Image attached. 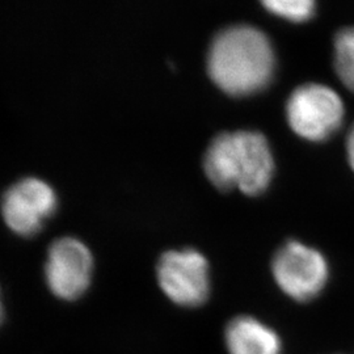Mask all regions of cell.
Returning <instances> with one entry per match:
<instances>
[{"label":"cell","mask_w":354,"mask_h":354,"mask_svg":"<svg viewBox=\"0 0 354 354\" xmlns=\"http://www.w3.org/2000/svg\"><path fill=\"white\" fill-rule=\"evenodd\" d=\"M276 70V55L266 33L248 24L227 26L207 53V73L230 96H250L266 88Z\"/></svg>","instance_id":"cell-1"},{"label":"cell","mask_w":354,"mask_h":354,"mask_svg":"<svg viewBox=\"0 0 354 354\" xmlns=\"http://www.w3.org/2000/svg\"><path fill=\"white\" fill-rule=\"evenodd\" d=\"M205 174L218 189L257 196L269 187L274 160L266 136L253 130L221 133L203 159Z\"/></svg>","instance_id":"cell-2"},{"label":"cell","mask_w":354,"mask_h":354,"mask_svg":"<svg viewBox=\"0 0 354 354\" xmlns=\"http://www.w3.org/2000/svg\"><path fill=\"white\" fill-rule=\"evenodd\" d=\"M344 102L336 91L319 83H306L291 92L286 117L291 129L304 140H328L342 125Z\"/></svg>","instance_id":"cell-3"},{"label":"cell","mask_w":354,"mask_h":354,"mask_svg":"<svg viewBox=\"0 0 354 354\" xmlns=\"http://www.w3.org/2000/svg\"><path fill=\"white\" fill-rule=\"evenodd\" d=\"M156 277L165 295L181 307H198L210 295L209 263L197 250L163 253L156 266Z\"/></svg>","instance_id":"cell-4"},{"label":"cell","mask_w":354,"mask_h":354,"mask_svg":"<svg viewBox=\"0 0 354 354\" xmlns=\"http://www.w3.org/2000/svg\"><path fill=\"white\" fill-rule=\"evenodd\" d=\"M277 285L294 301L306 302L317 297L328 281L326 257L315 248L297 241L285 243L272 261Z\"/></svg>","instance_id":"cell-5"},{"label":"cell","mask_w":354,"mask_h":354,"mask_svg":"<svg viewBox=\"0 0 354 354\" xmlns=\"http://www.w3.org/2000/svg\"><path fill=\"white\" fill-rule=\"evenodd\" d=\"M92 273L93 256L83 241L73 236L53 241L45 261V279L57 298L79 299L88 290Z\"/></svg>","instance_id":"cell-6"},{"label":"cell","mask_w":354,"mask_h":354,"mask_svg":"<svg viewBox=\"0 0 354 354\" xmlns=\"http://www.w3.org/2000/svg\"><path fill=\"white\" fill-rule=\"evenodd\" d=\"M58 198L50 184L39 177H23L1 197V215L7 226L21 236L38 232L57 209Z\"/></svg>","instance_id":"cell-7"},{"label":"cell","mask_w":354,"mask_h":354,"mask_svg":"<svg viewBox=\"0 0 354 354\" xmlns=\"http://www.w3.org/2000/svg\"><path fill=\"white\" fill-rule=\"evenodd\" d=\"M230 354H281L282 342L277 332L252 317L232 319L225 330Z\"/></svg>","instance_id":"cell-8"},{"label":"cell","mask_w":354,"mask_h":354,"mask_svg":"<svg viewBox=\"0 0 354 354\" xmlns=\"http://www.w3.org/2000/svg\"><path fill=\"white\" fill-rule=\"evenodd\" d=\"M333 64L340 80L354 92V26L342 28L336 33Z\"/></svg>","instance_id":"cell-9"},{"label":"cell","mask_w":354,"mask_h":354,"mask_svg":"<svg viewBox=\"0 0 354 354\" xmlns=\"http://www.w3.org/2000/svg\"><path fill=\"white\" fill-rule=\"evenodd\" d=\"M263 6L269 12L294 23L310 20L317 10L313 0H268L263 1Z\"/></svg>","instance_id":"cell-10"},{"label":"cell","mask_w":354,"mask_h":354,"mask_svg":"<svg viewBox=\"0 0 354 354\" xmlns=\"http://www.w3.org/2000/svg\"><path fill=\"white\" fill-rule=\"evenodd\" d=\"M346 153H348V160L354 171V124L346 138Z\"/></svg>","instance_id":"cell-11"},{"label":"cell","mask_w":354,"mask_h":354,"mask_svg":"<svg viewBox=\"0 0 354 354\" xmlns=\"http://www.w3.org/2000/svg\"><path fill=\"white\" fill-rule=\"evenodd\" d=\"M4 317V308H3V301H1V294H0V324L3 322Z\"/></svg>","instance_id":"cell-12"}]
</instances>
